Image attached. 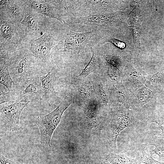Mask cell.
Returning a JSON list of instances; mask_svg holds the SVG:
<instances>
[{"mask_svg":"<svg viewBox=\"0 0 164 164\" xmlns=\"http://www.w3.org/2000/svg\"><path fill=\"white\" fill-rule=\"evenodd\" d=\"M12 80L21 78L29 79L43 74L36 60L28 48L19 49L14 52L7 62Z\"/></svg>","mask_w":164,"mask_h":164,"instance_id":"6da1fadb","label":"cell"},{"mask_svg":"<svg viewBox=\"0 0 164 164\" xmlns=\"http://www.w3.org/2000/svg\"><path fill=\"white\" fill-rule=\"evenodd\" d=\"M129 1L67 0V12L79 16L122 11L128 8ZM73 17V16H72Z\"/></svg>","mask_w":164,"mask_h":164,"instance_id":"7a4b0ae2","label":"cell"},{"mask_svg":"<svg viewBox=\"0 0 164 164\" xmlns=\"http://www.w3.org/2000/svg\"><path fill=\"white\" fill-rule=\"evenodd\" d=\"M0 50L12 53L25 46L27 36L20 24L11 19L0 10Z\"/></svg>","mask_w":164,"mask_h":164,"instance_id":"3957f363","label":"cell"},{"mask_svg":"<svg viewBox=\"0 0 164 164\" xmlns=\"http://www.w3.org/2000/svg\"><path fill=\"white\" fill-rule=\"evenodd\" d=\"M128 15L123 11H119L73 16L70 17L67 23L97 26L101 29L114 32L127 26V20Z\"/></svg>","mask_w":164,"mask_h":164,"instance_id":"277c9868","label":"cell"},{"mask_svg":"<svg viewBox=\"0 0 164 164\" xmlns=\"http://www.w3.org/2000/svg\"><path fill=\"white\" fill-rule=\"evenodd\" d=\"M73 101L71 98L66 96L53 111L44 116H39L35 121L40 134V143L47 147L50 146V140L55 129L58 125L64 111Z\"/></svg>","mask_w":164,"mask_h":164,"instance_id":"5b68a950","label":"cell"},{"mask_svg":"<svg viewBox=\"0 0 164 164\" xmlns=\"http://www.w3.org/2000/svg\"><path fill=\"white\" fill-rule=\"evenodd\" d=\"M94 30L77 32L68 30L65 31L57 44L53 48L55 52L77 53L84 51L90 40L95 35Z\"/></svg>","mask_w":164,"mask_h":164,"instance_id":"8992f818","label":"cell"},{"mask_svg":"<svg viewBox=\"0 0 164 164\" xmlns=\"http://www.w3.org/2000/svg\"><path fill=\"white\" fill-rule=\"evenodd\" d=\"M29 102L5 103L0 106V133L17 131L20 129V117Z\"/></svg>","mask_w":164,"mask_h":164,"instance_id":"52a82bcc","label":"cell"},{"mask_svg":"<svg viewBox=\"0 0 164 164\" xmlns=\"http://www.w3.org/2000/svg\"><path fill=\"white\" fill-rule=\"evenodd\" d=\"M13 84V91L17 95V102H30L42 98L43 91L39 77L29 79L21 78Z\"/></svg>","mask_w":164,"mask_h":164,"instance_id":"ba28073f","label":"cell"},{"mask_svg":"<svg viewBox=\"0 0 164 164\" xmlns=\"http://www.w3.org/2000/svg\"><path fill=\"white\" fill-rule=\"evenodd\" d=\"M44 16L26 5L24 17L20 24L27 37L31 36L32 39H35L34 37H40L41 33L47 32L45 19L46 17Z\"/></svg>","mask_w":164,"mask_h":164,"instance_id":"9c48e42d","label":"cell"},{"mask_svg":"<svg viewBox=\"0 0 164 164\" xmlns=\"http://www.w3.org/2000/svg\"><path fill=\"white\" fill-rule=\"evenodd\" d=\"M131 3L134 8L128 14L127 24L132 34L135 49L138 52L140 48L141 23L142 20L141 1H132Z\"/></svg>","mask_w":164,"mask_h":164,"instance_id":"30bf717a","label":"cell"},{"mask_svg":"<svg viewBox=\"0 0 164 164\" xmlns=\"http://www.w3.org/2000/svg\"><path fill=\"white\" fill-rule=\"evenodd\" d=\"M40 44V57L38 64L43 74H46L52 68L50 57L54 38L52 33L47 31L38 38Z\"/></svg>","mask_w":164,"mask_h":164,"instance_id":"8fae6325","label":"cell"},{"mask_svg":"<svg viewBox=\"0 0 164 164\" xmlns=\"http://www.w3.org/2000/svg\"><path fill=\"white\" fill-rule=\"evenodd\" d=\"M132 122V118L128 113L119 111L114 114L109 139V144L112 151L115 152L117 151L116 141L120 132L131 126Z\"/></svg>","mask_w":164,"mask_h":164,"instance_id":"7c38bea8","label":"cell"},{"mask_svg":"<svg viewBox=\"0 0 164 164\" xmlns=\"http://www.w3.org/2000/svg\"><path fill=\"white\" fill-rule=\"evenodd\" d=\"M23 1L27 6L44 16L56 19L63 24L68 25L63 19L62 13L50 0Z\"/></svg>","mask_w":164,"mask_h":164,"instance_id":"4fadbf2b","label":"cell"},{"mask_svg":"<svg viewBox=\"0 0 164 164\" xmlns=\"http://www.w3.org/2000/svg\"><path fill=\"white\" fill-rule=\"evenodd\" d=\"M0 10L15 22L20 24L23 19L26 5L23 0H5Z\"/></svg>","mask_w":164,"mask_h":164,"instance_id":"5bb4252c","label":"cell"},{"mask_svg":"<svg viewBox=\"0 0 164 164\" xmlns=\"http://www.w3.org/2000/svg\"><path fill=\"white\" fill-rule=\"evenodd\" d=\"M43 91L42 99L50 103L56 95L55 87L56 82V71L52 67L45 74H41L39 77Z\"/></svg>","mask_w":164,"mask_h":164,"instance_id":"9a60e30c","label":"cell"},{"mask_svg":"<svg viewBox=\"0 0 164 164\" xmlns=\"http://www.w3.org/2000/svg\"><path fill=\"white\" fill-rule=\"evenodd\" d=\"M84 117L88 124L96 127L101 123L99 118V105L96 99L87 101L84 111Z\"/></svg>","mask_w":164,"mask_h":164,"instance_id":"2e32d148","label":"cell"},{"mask_svg":"<svg viewBox=\"0 0 164 164\" xmlns=\"http://www.w3.org/2000/svg\"><path fill=\"white\" fill-rule=\"evenodd\" d=\"M0 84L5 86L9 91H13L14 82L11 77L7 62H1L0 63Z\"/></svg>","mask_w":164,"mask_h":164,"instance_id":"e0dca14e","label":"cell"},{"mask_svg":"<svg viewBox=\"0 0 164 164\" xmlns=\"http://www.w3.org/2000/svg\"><path fill=\"white\" fill-rule=\"evenodd\" d=\"M135 159L129 158L125 154H117L111 151L104 161V164H132Z\"/></svg>","mask_w":164,"mask_h":164,"instance_id":"ac0fdd59","label":"cell"},{"mask_svg":"<svg viewBox=\"0 0 164 164\" xmlns=\"http://www.w3.org/2000/svg\"><path fill=\"white\" fill-rule=\"evenodd\" d=\"M94 87L100 101L104 104L108 102V96L106 85L104 80L97 78L94 82Z\"/></svg>","mask_w":164,"mask_h":164,"instance_id":"d6986e66","label":"cell"},{"mask_svg":"<svg viewBox=\"0 0 164 164\" xmlns=\"http://www.w3.org/2000/svg\"><path fill=\"white\" fill-rule=\"evenodd\" d=\"M92 56L90 61L81 73L76 77L84 78L95 70L97 65L98 58L96 53L93 47H91Z\"/></svg>","mask_w":164,"mask_h":164,"instance_id":"ffe728a7","label":"cell"},{"mask_svg":"<svg viewBox=\"0 0 164 164\" xmlns=\"http://www.w3.org/2000/svg\"><path fill=\"white\" fill-rule=\"evenodd\" d=\"M153 94L152 90L146 87H143L138 91L136 99V106L141 107L148 102Z\"/></svg>","mask_w":164,"mask_h":164,"instance_id":"44dd1931","label":"cell"},{"mask_svg":"<svg viewBox=\"0 0 164 164\" xmlns=\"http://www.w3.org/2000/svg\"><path fill=\"white\" fill-rule=\"evenodd\" d=\"M147 82L151 88L160 90L164 85V76L161 72H158L153 75Z\"/></svg>","mask_w":164,"mask_h":164,"instance_id":"7402d4cb","label":"cell"},{"mask_svg":"<svg viewBox=\"0 0 164 164\" xmlns=\"http://www.w3.org/2000/svg\"><path fill=\"white\" fill-rule=\"evenodd\" d=\"M135 159L136 162L140 164H164L163 162H159L154 159L151 155L148 154L143 150L138 153Z\"/></svg>","mask_w":164,"mask_h":164,"instance_id":"603a6c76","label":"cell"},{"mask_svg":"<svg viewBox=\"0 0 164 164\" xmlns=\"http://www.w3.org/2000/svg\"><path fill=\"white\" fill-rule=\"evenodd\" d=\"M103 56L107 63L114 69L119 70L122 67V61L119 56L105 53H103Z\"/></svg>","mask_w":164,"mask_h":164,"instance_id":"cb8c5ba5","label":"cell"},{"mask_svg":"<svg viewBox=\"0 0 164 164\" xmlns=\"http://www.w3.org/2000/svg\"><path fill=\"white\" fill-rule=\"evenodd\" d=\"M0 104L12 103L17 102V97L14 91H8L7 92L0 91Z\"/></svg>","mask_w":164,"mask_h":164,"instance_id":"d4e9b609","label":"cell"},{"mask_svg":"<svg viewBox=\"0 0 164 164\" xmlns=\"http://www.w3.org/2000/svg\"><path fill=\"white\" fill-rule=\"evenodd\" d=\"M115 101L118 108L125 107V94L123 88H116L115 90Z\"/></svg>","mask_w":164,"mask_h":164,"instance_id":"484cf974","label":"cell"},{"mask_svg":"<svg viewBox=\"0 0 164 164\" xmlns=\"http://www.w3.org/2000/svg\"><path fill=\"white\" fill-rule=\"evenodd\" d=\"M78 90L80 94L87 101L94 99L92 90L89 87L82 84L79 87Z\"/></svg>","mask_w":164,"mask_h":164,"instance_id":"4316f807","label":"cell"},{"mask_svg":"<svg viewBox=\"0 0 164 164\" xmlns=\"http://www.w3.org/2000/svg\"><path fill=\"white\" fill-rule=\"evenodd\" d=\"M153 145L155 146V149L153 150L151 154H157L160 158L164 157V144L160 143L157 141H152L148 144L145 147Z\"/></svg>","mask_w":164,"mask_h":164,"instance_id":"83f0119b","label":"cell"},{"mask_svg":"<svg viewBox=\"0 0 164 164\" xmlns=\"http://www.w3.org/2000/svg\"><path fill=\"white\" fill-rule=\"evenodd\" d=\"M108 42L111 43L116 47L119 49L123 50L125 47L126 45L125 42L118 39L114 37H109L104 40L101 44Z\"/></svg>","mask_w":164,"mask_h":164,"instance_id":"f1b7e54d","label":"cell"},{"mask_svg":"<svg viewBox=\"0 0 164 164\" xmlns=\"http://www.w3.org/2000/svg\"><path fill=\"white\" fill-rule=\"evenodd\" d=\"M146 121L147 124L155 122L158 124L162 131V133L160 135L164 134V118H149L147 119Z\"/></svg>","mask_w":164,"mask_h":164,"instance_id":"f546056e","label":"cell"},{"mask_svg":"<svg viewBox=\"0 0 164 164\" xmlns=\"http://www.w3.org/2000/svg\"><path fill=\"white\" fill-rule=\"evenodd\" d=\"M0 161L1 164H17L15 162L5 157L1 154H0Z\"/></svg>","mask_w":164,"mask_h":164,"instance_id":"4dcf8cb0","label":"cell"},{"mask_svg":"<svg viewBox=\"0 0 164 164\" xmlns=\"http://www.w3.org/2000/svg\"><path fill=\"white\" fill-rule=\"evenodd\" d=\"M132 164H140L139 163H138L137 162H133V163H132Z\"/></svg>","mask_w":164,"mask_h":164,"instance_id":"1f68e13d","label":"cell"}]
</instances>
